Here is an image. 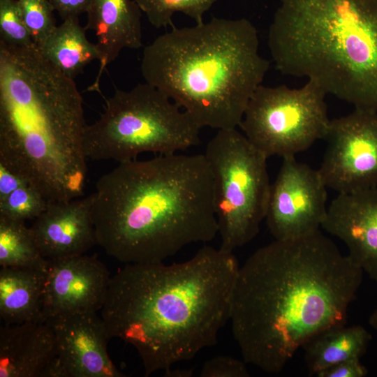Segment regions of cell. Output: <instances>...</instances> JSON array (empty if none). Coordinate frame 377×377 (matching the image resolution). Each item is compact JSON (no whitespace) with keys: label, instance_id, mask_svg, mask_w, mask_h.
<instances>
[{"label":"cell","instance_id":"cell-1","mask_svg":"<svg viewBox=\"0 0 377 377\" xmlns=\"http://www.w3.org/2000/svg\"><path fill=\"white\" fill-rule=\"evenodd\" d=\"M363 272L320 230L256 251L239 268L230 302L243 360L279 373L312 337L346 325Z\"/></svg>","mask_w":377,"mask_h":377},{"label":"cell","instance_id":"cell-2","mask_svg":"<svg viewBox=\"0 0 377 377\" xmlns=\"http://www.w3.org/2000/svg\"><path fill=\"white\" fill-rule=\"evenodd\" d=\"M232 252L205 246L190 259L126 264L110 278L101 316L132 345L149 376L216 344L239 271Z\"/></svg>","mask_w":377,"mask_h":377},{"label":"cell","instance_id":"cell-3","mask_svg":"<svg viewBox=\"0 0 377 377\" xmlns=\"http://www.w3.org/2000/svg\"><path fill=\"white\" fill-rule=\"evenodd\" d=\"M90 195L97 244L126 264L163 262L218 234L213 177L204 154L120 163Z\"/></svg>","mask_w":377,"mask_h":377},{"label":"cell","instance_id":"cell-4","mask_svg":"<svg viewBox=\"0 0 377 377\" xmlns=\"http://www.w3.org/2000/svg\"><path fill=\"white\" fill-rule=\"evenodd\" d=\"M82 97L35 44L0 40V163L47 202L80 197L87 175Z\"/></svg>","mask_w":377,"mask_h":377},{"label":"cell","instance_id":"cell-5","mask_svg":"<svg viewBox=\"0 0 377 377\" xmlns=\"http://www.w3.org/2000/svg\"><path fill=\"white\" fill-rule=\"evenodd\" d=\"M269 67L249 20L216 17L172 27L145 47L140 64L145 82L166 94L200 128L218 130L239 126Z\"/></svg>","mask_w":377,"mask_h":377},{"label":"cell","instance_id":"cell-6","mask_svg":"<svg viewBox=\"0 0 377 377\" xmlns=\"http://www.w3.org/2000/svg\"><path fill=\"white\" fill-rule=\"evenodd\" d=\"M268 46L281 74L377 112V0H281Z\"/></svg>","mask_w":377,"mask_h":377},{"label":"cell","instance_id":"cell-7","mask_svg":"<svg viewBox=\"0 0 377 377\" xmlns=\"http://www.w3.org/2000/svg\"><path fill=\"white\" fill-rule=\"evenodd\" d=\"M200 128L178 105L145 82L129 90L117 89L98 120L87 125V158L136 159L141 153L176 154L200 142Z\"/></svg>","mask_w":377,"mask_h":377},{"label":"cell","instance_id":"cell-8","mask_svg":"<svg viewBox=\"0 0 377 377\" xmlns=\"http://www.w3.org/2000/svg\"><path fill=\"white\" fill-rule=\"evenodd\" d=\"M212 170L219 249L251 242L265 219L270 194L267 157L235 128L218 130L204 154Z\"/></svg>","mask_w":377,"mask_h":377},{"label":"cell","instance_id":"cell-9","mask_svg":"<svg viewBox=\"0 0 377 377\" xmlns=\"http://www.w3.org/2000/svg\"><path fill=\"white\" fill-rule=\"evenodd\" d=\"M326 96L312 80L299 89L260 84L249 101L239 127L267 158L295 156L324 139L330 121Z\"/></svg>","mask_w":377,"mask_h":377},{"label":"cell","instance_id":"cell-10","mask_svg":"<svg viewBox=\"0 0 377 377\" xmlns=\"http://www.w3.org/2000/svg\"><path fill=\"white\" fill-rule=\"evenodd\" d=\"M327 148L318 172L338 193L377 186V112L354 108L331 119Z\"/></svg>","mask_w":377,"mask_h":377},{"label":"cell","instance_id":"cell-11","mask_svg":"<svg viewBox=\"0 0 377 377\" xmlns=\"http://www.w3.org/2000/svg\"><path fill=\"white\" fill-rule=\"evenodd\" d=\"M327 186L318 170L283 157L278 175L271 184L265 216L274 239L286 240L319 230L326 217Z\"/></svg>","mask_w":377,"mask_h":377},{"label":"cell","instance_id":"cell-12","mask_svg":"<svg viewBox=\"0 0 377 377\" xmlns=\"http://www.w3.org/2000/svg\"><path fill=\"white\" fill-rule=\"evenodd\" d=\"M97 312L52 318L57 355L44 377H123L107 351L111 339Z\"/></svg>","mask_w":377,"mask_h":377},{"label":"cell","instance_id":"cell-13","mask_svg":"<svg viewBox=\"0 0 377 377\" xmlns=\"http://www.w3.org/2000/svg\"><path fill=\"white\" fill-rule=\"evenodd\" d=\"M110 278L105 265L95 256L47 259L43 320L101 311Z\"/></svg>","mask_w":377,"mask_h":377},{"label":"cell","instance_id":"cell-14","mask_svg":"<svg viewBox=\"0 0 377 377\" xmlns=\"http://www.w3.org/2000/svg\"><path fill=\"white\" fill-rule=\"evenodd\" d=\"M321 228L341 239L353 261L377 281V186L338 193Z\"/></svg>","mask_w":377,"mask_h":377},{"label":"cell","instance_id":"cell-15","mask_svg":"<svg viewBox=\"0 0 377 377\" xmlns=\"http://www.w3.org/2000/svg\"><path fill=\"white\" fill-rule=\"evenodd\" d=\"M91 197L47 202L31 227L46 259L84 254L97 244L91 216Z\"/></svg>","mask_w":377,"mask_h":377},{"label":"cell","instance_id":"cell-16","mask_svg":"<svg viewBox=\"0 0 377 377\" xmlns=\"http://www.w3.org/2000/svg\"><path fill=\"white\" fill-rule=\"evenodd\" d=\"M141 13L134 0H91L84 28L94 31L96 36L100 67L89 90L101 92L102 74L123 49L142 46Z\"/></svg>","mask_w":377,"mask_h":377},{"label":"cell","instance_id":"cell-17","mask_svg":"<svg viewBox=\"0 0 377 377\" xmlns=\"http://www.w3.org/2000/svg\"><path fill=\"white\" fill-rule=\"evenodd\" d=\"M56 355V336L48 320L1 326L0 377H44Z\"/></svg>","mask_w":377,"mask_h":377},{"label":"cell","instance_id":"cell-18","mask_svg":"<svg viewBox=\"0 0 377 377\" xmlns=\"http://www.w3.org/2000/svg\"><path fill=\"white\" fill-rule=\"evenodd\" d=\"M45 271L1 267L0 318L13 325L44 320L43 299Z\"/></svg>","mask_w":377,"mask_h":377},{"label":"cell","instance_id":"cell-19","mask_svg":"<svg viewBox=\"0 0 377 377\" xmlns=\"http://www.w3.org/2000/svg\"><path fill=\"white\" fill-rule=\"evenodd\" d=\"M371 339V334L360 325H344L316 334L302 346L310 374L316 375L341 362L360 358Z\"/></svg>","mask_w":377,"mask_h":377},{"label":"cell","instance_id":"cell-20","mask_svg":"<svg viewBox=\"0 0 377 377\" xmlns=\"http://www.w3.org/2000/svg\"><path fill=\"white\" fill-rule=\"evenodd\" d=\"M85 30L78 17H68L38 48L53 66L73 80L89 63L100 59L96 45L87 39Z\"/></svg>","mask_w":377,"mask_h":377},{"label":"cell","instance_id":"cell-21","mask_svg":"<svg viewBox=\"0 0 377 377\" xmlns=\"http://www.w3.org/2000/svg\"><path fill=\"white\" fill-rule=\"evenodd\" d=\"M47 259L41 254L31 228L24 221L0 216V265L46 270Z\"/></svg>","mask_w":377,"mask_h":377},{"label":"cell","instance_id":"cell-22","mask_svg":"<svg viewBox=\"0 0 377 377\" xmlns=\"http://www.w3.org/2000/svg\"><path fill=\"white\" fill-rule=\"evenodd\" d=\"M150 24L156 28L175 27L172 16L182 13L194 20L196 24L203 22L204 14L217 0H134Z\"/></svg>","mask_w":377,"mask_h":377},{"label":"cell","instance_id":"cell-23","mask_svg":"<svg viewBox=\"0 0 377 377\" xmlns=\"http://www.w3.org/2000/svg\"><path fill=\"white\" fill-rule=\"evenodd\" d=\"M47 201L29 184L13 191L0 200V216L25 221L37 218L46 208Z\"/></svg>","mask_w":377,"mask_h":377},{"label":"cell","instance_id":"cell-24","mask_svg":"<svg viewBox=\"0 0 377 377\" xmlns=\"http://www.w3.org/2000/svg\"><path fill=\"white\" fill-rule=\"evenodd\" d=\"M24 23L38 48L54 31L55 10L50 0H17Z\"/></svg>","mask_w":377,"mask_h":377},{"label":"cell","instance_id":"cell-25","mask_svg":"<svg viewBox=\"0 0 377 377\" xmlns=\"http://www.w3.org/2000/svg\"><path fill=\"white\" fill-rule=\"evenodd\" d=\"M0 35L3 42L16 46L34 45L17 0H0Z\"/></svg>","mask_w":377,"mask_h":377},{"label":"cell","instance_id":"cell-26","mask_svg":"<svg viewBox=\"0 0 377 377\" xmlns=\"http://www.w3.org/2000/svg\"><path fill=\"white\" fill-rule=\"evenodd\" d=\"M246 362L230 356H217L205 362L201 377H248Z\"/></svg>","mask_w":377,"mask_h":377},{"label":"cell","instance_id":"cell-27","mask_svg":"<svg viewBox=\"0 0 377 377\" xmlns=\"http://www.w3.org/2000/svg\"><path fill=\"white\" fill-rule=\"evenodd\" d=\"M367 374V368L360 358L347 360L337 363L316 376L318 377H364Z\"/></svg>","mask_w":377,"mask_h":377},{"label":"cell","instance_id":"cell-28","mask_svg":"<svg viewBox=\"0 0 377 377\" xmlns=\"http://www.w3.org/2000/svg\"><path fill=\"white\" fill-rule=\"evenodd\" d=\"M62 20L86 13L91 0H50Z\"/></svg>","mask_w":377,"mask_h":377},{"label":"cell","instance_id":"cell-29","mask_svg":"<svg viewBox=\"0 0 377 377\" xmlns=\"http://www.w3.org/2000/svg\"><path fill=\"white\" fill-rule=\"evenodd\" d=\"M27 184L29 183L24 179L0 163V200Z\"/></svg>","mask_w":377,"mask_h":377},{"label":"cell","instance_id":"cell-30","mask_svg":"<svg viewBox=\"0 0 377 377\" xmlns=\"http://www.w3.org/2000/svg\"><path fill=\"white\" fill-rule=\"evenodd\" d=\"M192 371L191 370H186V369H169L168 371L165 372V376H172V377H176V376H182V377H189L192 376Z\"/></svg>","mask_w":377,"mask_h":377},{"label":"cell","instance_id":"cell-31","mask_svg":"<svg viewBox=\"0 0 377 377\" xmlns=\"http://www.w3.org/2000/svg\"><path fill=\"white\" fill-rule=\"evenodd\" d=\"M370 325L377 331V309L371 314L369 318Z\"/></svg>","mask_w":377,"mask_h":377}]
</instances>
